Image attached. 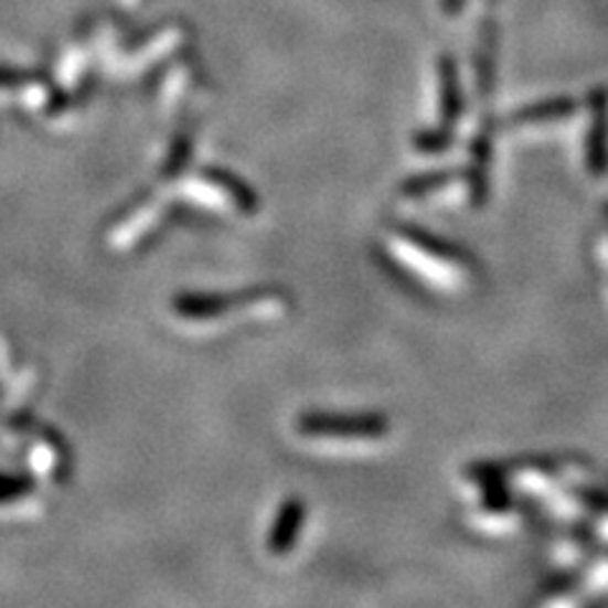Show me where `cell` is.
<instances>
[{
	"label": "cell",
	"instance_id": "1",
	"mask_svg": "<svg viewBox=\"0 0 608 608\" xmlns=\"http://www.w3.org/2000/svg\"><path fill=\"white\" fill-rule=\"evenodd\" d=\"M297 431L307 439L330 441H378L388 436V418L381 414H302L297 418Z\"/></svg>",
	"mask_w": 608,
	"mask_h": 608
},
{
	"label": "cell",
	"instance_id": "2",
	"mask_svg": "<svg viewBox=\"0 0 608 608\" xmlns=\"http://www.w3.org/2000/svg\"><path fill=\"white\" fill-rule=\"evenodd\" d=\"M277 292H262V289H252V292L242 295H221V292H185L173 299V312L188 322H213L218 317L231 314L234 310H244V307H264L267 302H279Z\"/></svg>",
	"mask_w": 608,
	"mask_h": 608
},
{
	"label": "cell",
	"instance_id": "3",
	"mask_svg": "<svg viewBox=\"0 0 608 608\" xmlns=\"http://www.w3.org/2000/svg\"><path fill=\"white\" fill-rule=\"evenodd\" d=\"M305 520H307V504L302 500H297V497H289V500L281 502L277 518H274L269 541H267L269 553L271 555H287L289 551H292Z\"/></svg>",
	"mask_w": 608,
	"mask_h": 608
},
{
	"label": "cell",
	"instance_id": "4",
	"mask_svg": "<svg viewBox=\"0 0 608 608\" xmlns=\"http://www.w3.org/2000/svg\"><path fill=\"white\" fill-rule=\"evenodd\" d=\"M203 183L213 188V191L224 195V199L234 205L238 213H244V216H254L256 211H259V195H256L252 188H248L242 178H236L234 173H228V170H218V168H205L203 173Z\"/></svg>",
	"mask_w": 608,
	"mask_h": 608
},
{
	"label": "cell",
	"instance_id": "5",
	"mask_svg": "<svg viewBox=\"0 0 608 608\" xmlns=\"http://www.w3.org/2000/svg\"><path fill=\"white\" fill-rule=\"evenodd\" d=\"M439 92H441V127L457 125L461 115V87L454 56H441L439 62Z\"/></svg>",
	"mask_w": 608,
	"mask_h": 608
},
{
	"label": "cell",
	"instance_id": "6",
	"mask_svg": "<svg viewBox=\"0 0 608 608\" xmlns=\"http://www.w3.org/2000/svg\"><path fill=\"white\" fill-rule=\"evenodd\" d=\"M594 132H590V168L601 173L606 168V142H608V94L594 92Z\"/></svg>",
	"mask_w": 608,
	"mask_h": 608
},
{
	"label": "cell",
	"instance_id": "7",
	"mask_svg": "<svg viewBox=\"0 0 608 608\" xmlns=\"http://www.w3.org/2000/svg\"><path fill=\"white\" fill-rule=\"evenodd\" d=\"M494 46H497V23H494V15L487 13L482 19V36H479V56H477L479 92L482 94L492 89Z\"/></svg>",
	"mask_w": 608,
	"mask_h": 608
},
{
	"label": "cell",
	"instance_id": "8",
	"mask_svg": "<svg viewBox=\"0 0 608 608\" xmlns=\"http://www.w3.org/2000/svg\"><path fill=\"white\" fill-rule=\"evenodd\" d=\"M576 113V105L573 99H551L543 102V105L520 109V113L512 117V125H545L555 122V119H563Z\"/></svg>",
	"mask_w": 608,
	"mask_h": 608
},
{
	"label": "cell",
	"instance_id": "9",
	"mask_svg": "<svg viewBox=\"0 0 608 608\" xmlns=\"http://www.w3.org/2000/svg\"><path fill=\"white\" fill-rule=\"evenodd\" d=\"M33 479L23 474H0V504L19 502L33 492Z\"/></svg>",
	"mask_w": 608,
	"mask_h": 608
},
{
	"label": "cell",
	"instance_id": "10",
	"mask_svg": "<svg viewBox=\"0 0 608 608\" xmlns=\"http://www.w3.org/2000/svg\"><path fill=\"white\" fill-rule=\"evenodd\" d=\"M454 178H457V173H434V175L414 178V181H408L404 185V195H408V199H422L426 193H434L439 191V188L449 185V181H454Z\"/></svg>",
	"mask_w": 608,
	"mask_h": 608
},
{
	"label": "cell",
	"instance_id": "11",
	"mask_svg": "<svg viewBox=\"0 0 608 608\" xmlns=\"http://www.w3.org/2000/svg\"><path fill=\"white\" fill-rule=\"evenodd\" d=\"M44 76L39 72H31V68H15V66H0V87L13 89V87H25V84H39Z\"/></svg>",
	"mask_w": 608,
	"mask_h": 608
},
{
	"label": "cell",
	"instance_id": "12",
	"mask_svg": "<svg viewBox=\"0 0 608 608\" xmlns=\"http://www.w3.org/2000/svg\"><path fill=\"white\" fill-rule=\"evenodd\" d=\"M191 137L188 135H181L178 137V140L173 142V150H170V156H168V166H166V175H175V173H181V170L185 168V162L188 158H191Z\"/></svg>",
	"mask_w": 608,
	"mask_h": 608
},
{
	"label": "cell",
	"instance_id": "13",
	"mask_svg": "<svg viewBox=\"0 0 608 608\" xmlns=\"http://www.w3.org/2000/svg\"><path fill=\"white\" fill-rule=\"evenodd\" d=\"M451 137L447 135V130H439V132H422L416 137V148L422 152H439V150H447Z\"/></svg>",
	"mask_w": 608,
	"mask_h": 608
},
{
	"label": "cell",
	"instance_id": "14",
	"mask_svg": "<svg viewBox=\"0 0 608 608\" xmlns=\"http://www.w3.org/2000/svg\"><path fill=\"white\" fill-rule=\"evenodd\" d=\"M467 0H441V11L449 13V15H457L461 8H465Z\"/></svg>",
	"mask_w": 608,
	"mask_h": 608
}]
</instances>
